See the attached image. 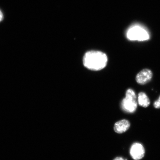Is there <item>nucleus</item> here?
Returning <instances> with one entry per match:
<instances>
[{"instance_id": "3", "label": "nucleus", "mask_w": 160, "mask_h": 160, "mask_svg": "<svg viewBox=\"0 0 160 160\" xmlns=\"http://www.w3.org/2000/svg\"><path fill=\"white\" fill-rule=\"evenodd\" d=\"M128 39L131 41H146L149 38L148 32L143 28L139 26L132 27L128 31L127 33Z\"/></svg>"}, {"instance_id": "9", "label": "nucleus", "mask_w": 160, "mask_h": 160, "mask_svg": "<svg viewBox=\"0 0 160 160\" xmlns=\"http://www.w3.org/2000/svg\"><path fill=\"white\" fill-rule=\"evenodd\" d=\"M3 19V15L2 13L1 10H0V22L2 21Z\"/></svg>"}, {"instance_id": "5", "label": "nucleus", "mask_w": 160, "mask_h": 160, "mask_svg": "<svg viewBox=\"0 0 160 160\" xmlns=\"http://www.w3.org/2000/svg\"><path fill=\"white\" fill-rule=\"evenodd\" d=\"M153 77V73L151 70L144 69L138 73L136 81L141 85H144L151 81Z\"/></svg>"}, {"instance_id": "8", "label": "nucleus", "mask_w": 160, "mask_h": 160, "mask_svg": "<svg viewBox=\"0 0 160 160\" xmlns=\"http://www.w3.org/2000/svg\"><path fill=\"white\" fill-rule=\"evenodd\" d=\"M154 107L156 109H160V95L157 101L153 103Z\"/></svg>"}, {"instance_id": "6", "label": "nucleus", "mask_w": 160, "mask_h": 160, "mask_svg": "<svg viewBox=\"0 0 160 160\" xmlns=\"http://www.w3.org/2000/svg\"><path fill=\"white\" fill-rule=\"evenodd\" d=\"M131 123L128 120H121L115 124L114 126V130L117 133H123L129 129Z\"/></svg>"}, {"instance_id": "1", "label": "nucleus", "mask_w": 160, "mask_h": 160, "mask_svg": "<svg viewBox=\"0 0 160 160\" xmlns=\"http://www.w3.org/2000/svg\"><path fill=\"white\" fill-rule=\"evenodd\" d=\"M108 58L101 52L91 51L88 52L84 56V65L87 68L93 71H99L107 65Z\"/></svg>"}, {"instance_id": "10", "label": "nucleus", "mask_w": 160, "mask_h": 160, "mask_svg": "<svg viewBox=\"0 0 160 160\" xmlns=\"http://www.w3.org/2000/svg\"><path fill=\"white\" fill-rule=\"evenodd\" d=\"M113 160H125L124 159L122 158L121 157H118L117 158H115V159H114Z\"/></svg>"}, {"instance_id": "2", "label": "nucleus", "mask_w": 160, "mask_h": 160, "mask_svg": "<svg viewBox=\"0 0 160 160\" xmlns=\"http://www.w3.org/2000/svg\"><path fill=\"white\" fill-rule=\"evenodd\" d=\"M137 99L135 92L131 89H128L126 92V97L122 101V109L127 113H134L138 107Z\"/></svg>"}, {"instance_id": "4", "label": "nucleus", "mask_w": 160, "mask_h": 160, "mask_svg": "<svg viewBox=\"0 0 160 160\" xmlns=\"http://www.w3.org/2000/svg\"><path fill=\"white\" fill-rule=\"evenodd\" d=\"M145 153V148L141 143H133L130 148V155L134 160H140L142 159L144 157Z\"/></svg>"}, {"instance_id": "7", "label": "nucleus", "mask_w": 160, "mask_h": 160, "mask_svg": "<svg viewBox=\"0 0 160 160\" xmlns=\"http://www.w3.org/2000/svg\"><path fill=\"white\" fill-rule=\"evenodd\" d=\"M138 102L139 105L143 108L148 107L151 103L149 97L143 92H141L139 93Z\"/></svg>"}]
</instances>
